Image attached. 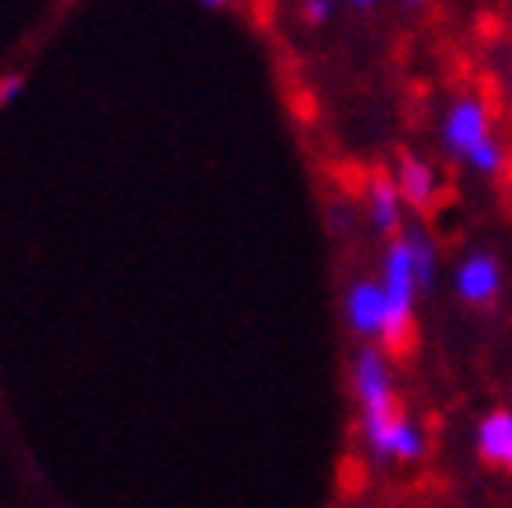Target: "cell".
<instances>
[{"instance_id": "1", "label": "cell", "mask_w": 512, "mask_h": 508, "mask_svg": "<svg viewBox=\"0 0 512 508\" xmlns=\"http://www.w3.org/2000/svg\"><path fill=\"white\" fill-rule=\"evenodd\" d=\"M349 385H353L367 458L375 465H414V461H422L425 450H429V436L418 421L407 418L400 400H396L393 356L382 345H360L353 352Z\"/></svg>"}, {"instance_id": "2", "label": "cell", "mask_w": 512, "mask_h": 508, "mask_svg": "<svg viewBox=\"0 0 512 508\" xmlns=\"http://www.w3.org/2000/svg\"><path fill=\"white\" fill-rule=\"evenodd\" d=\"M378 284H382L385 302H389V327H385L382 349L389 356H396L414 338V309H418V294H422L418 273H414V251L411 240H407V229L400 236H393V240H385Z\"/></svg>"}, {"instance_id": "3", "label": "cell", "mask_w": 512, "mask_h": 508, "mask_svg": "<svg viewBox=\"0 0 512 508\" xmlns=\"http://www.w3.org/2000/svg\"><path fill=\"white\" fill-rule=\"evenodd\" d=\"M498 135L494 127V113L487 106V98L476 91H462L447 102V109L440 113V146L447 157H454L458 164L473 157L483 142H491Z\"/></svg>"}, {"instance_id": "4", "label": "cell", "mask_w": 512, "mask_h": 508, "mask_svg": "<svg viewBox=\"0 0 512 508\" xmlns=\"http://www.w3.org/2000/svg\"><path fill=\"white\" fill-rule=\"evenodd\" d=\"M342 313L349 331L360 338V345H382L385 327H389V302H385V291L378 284V276H360L349 284L342 302Z\"/></svg>"}, {"instance_id": "5", "label": "cell", "mask_w": 512, "mask_h": 508, "mask_svg": "<svg viewBox=\"0 0 512 508\" xmlns=\"http://www.w3.org/2000/svg\"><path fill=\"white\" fill-rule=\"evenodd\" d=\"M505 284L502 262L494 251H469L462 262L454 265L451 273V287L458 294V302L469 305V309H487V305L498 302Z\"/></svg>"}, {"instance_id": "6", "label": "cell", "mask_w": 512, "mask_h": 508, "mask_svg": "<svg viewBox=\"0 0 512 508\" xmlns=\"http://www.w3.org/2000/svg\"><path fill=\"white\" fill-rule=\"evenodd\" d=\"M393 178L400 186L407 211H414V215H429L444 196V175L425 153H411V149L400 153L393 164Z\"/></svg>"}, {"instance_id": "7", "label": "cell", "mask_w": 512, "mask_h": 508, "mask_svg": "<svg viewBox=\"0 0 512 508\" xmlns=\"http://www.w3.org/2000/svg\"><path fill=\"white\" fill-rule=\"evenodd\" d=\"M364 218L378 236H385V240H393V236H400L407 229V204H404V196H400L393 171L375 167V171L364 178Z\"/></svg>"}, {"instance_id": "8", "label": "cell", "mask_w": 512, "mask_h": 508, "mask_svg": "<svg viewBox=\"0 0 512 508\" xmlns=\"http://www.w3.org/2000/svg\"><path fill=\"white\" fill-rule=\"evenodd\" d=\"M473 447L487 469L512 472V407H491L476 421Z\"/></svg>"}, {"instance_id": "9", "label": "cell", "mask_w": 512, "mask_h": 508, "mask_svg": "<svg viewBox=\"0 0 512 508\" xmlns=\"http://www.w3.org/2000/svg\"><path fill=\"white\" fill-rule=\"evenodd\" d=\"M407 240H411L414 251V273H418V284H422V294L433 291L436 280H440V247L422 225H407Z\"/></svg>"}, {"instance_id": "10", "label": "cell", "mask_w": 512, "mask_h": 508, "mask_svg": "<svg viewBox=\"0 0 512 508\" xmlns=\"http://www.w3.org/2000/svg\"><path fill=\"white\" fill-rule=\"evenodd\" d=\"M465 167H469L473 175H480V178H498V175H505V167H509V146H505V138L494 135L491 142H483V146L476 149L473 157L465 160Z\"/></svg>"}, {"instance_id": "11", "label": "cell", "mask_w": 512, "mask_h": 508, "mask_svg": "<svg viewBox=\"0 0 512 508\" xmlns=\"http://www.w3.org/2000/svg\"><path fill=\"white\" fill-rule=\"evenodd\" d=\"M335 8L338 0H302V19L309 26H324V22L335 19Z\"/></svg>"}, {"instance_id": "12", "label": "cell", "mask_w": 512, "mask_h": 508, "mask_svg": "<svg viewBox=\"0 0 512 508\" xmlns=\"http://www.w3.org/2000/svg\"><path fill=\"white\" fill-rule=\"evenodd\" d=\"M19 91H22V77H4V80H0V102H11Z\"/></svg>"}, {"instance_id": "13", "label": "cell", "mask_w": 512, "mask_h": 508, "mask_svg": "<svg viewBox=\"0 0 512 508\" xmlns=\"http://www.w3.org/2000/svg\"><path fill=\"white\" fill-rule=\"evenodd\" d=\"M338 4H345V8H353V11H371V8H378L382 0H338Z\"/></svg>"}, {"instance_id": "14", "label": "cell", "mask_w": 512, "mask_h": 508, "mask_svg": "<svg viewBox=\"0 0 512 508\" xmlns=\"http://www.w3.org/2000/svg\"><path fill=\"white\" fill-rule=\"evenodd\" d=\"M200 4H204V8H226L229 0H200Z\"/></svg>"}, {"instance_id": "15", "label": "cell", "mask_w": 512, "mask_h": 508, "mask_svg": "<svg viewBox=\"0 0 512 508\" xmlns=\"http://www.w3.org/2000/svg\"><path fill=\"white\" fill-rule=\"evenodd\" d=\"M400 4H404V8H422V4H429V0H400Z\"/></svg>"}]
</instances>
